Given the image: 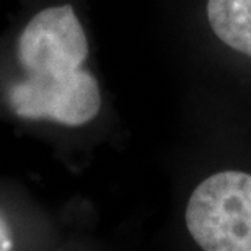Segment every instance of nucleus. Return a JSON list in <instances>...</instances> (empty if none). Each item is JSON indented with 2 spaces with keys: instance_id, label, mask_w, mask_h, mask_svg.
Returning <instances> with one entry per match:
<instances>
[{
  "instance_id": "obj_1",
  "label": "nucleus",
  "mask_w": 251,
  "mask_h": 251,
  "mask_svg": "<svg viewBox=\"0 0 251 251\" xmlns=\"http://www.w3.org/2000/svg\"><path fill=\"white\" fill-rule=\"evenodd\" d=\"M184 225L204 251H251V173L224 168L191 191Z\"/></svg>"
},
{
  "instance_id": "obj_2",
  "label": "nucleus",
  "mask_w": 251,
  "mask_h": 251,
  "mask_svg": "<svg viewBox=\"0 0 251 251\" xmlns=\"http://www.w3.org/2000/svg\"><path fill=\"white\" fill-rule=\"evenodd\" d=\"M10 103L20 118L83 126L98 116L101 90L87 69L59 75L28 74L26 78L12 87Z\"/></svg>"
},
{
  "instance_id": "obj_3",
  "label": "nucleus",
  "mask_w": 251,
  "mask_h": 251,
  "mask_svg": "<svg viewBox=\"0 0 251 251\" xmlns=\"http://www.w3.org/2000/svg\"><path fill=\"white\" fill-rule=\"evenodd\" d=\"M88 39L75 10L61 5L39 12L18 41L20 62L28 74H69L83 69Z\"/></svg>"
},
{
  "instance_id": "obj_4",
  "label": "nucleus",
  "mask_w": 251,
  "mask_h": 251,
  "mask_svg": "<svg viewBox=\"0 0 251 251\" xmlns=\"http://www.w3.org/2000/svg\"><path fill=\"white\" fill-rule=\"evenodd\" d=\"M204 18L219 44L251 62V0H204Z\"/></svg>"
},
{
  "instance_id": "obj_5",
  "label": "nucleus",
  "mask_w": 251,
  "mask_h": 251,
  "mask_svg": "<svg viewBox=\"0 0 251 251\" xmlns=\"http://www.w3.org/2000/svg\"><path fill=\"white\" fill-rule=\"evenodd\" d=\"M13 247V238L12 233H10V228L7 227L5 220L0 217V251L10 250Z\"/></svg>"
}]
</instances>
